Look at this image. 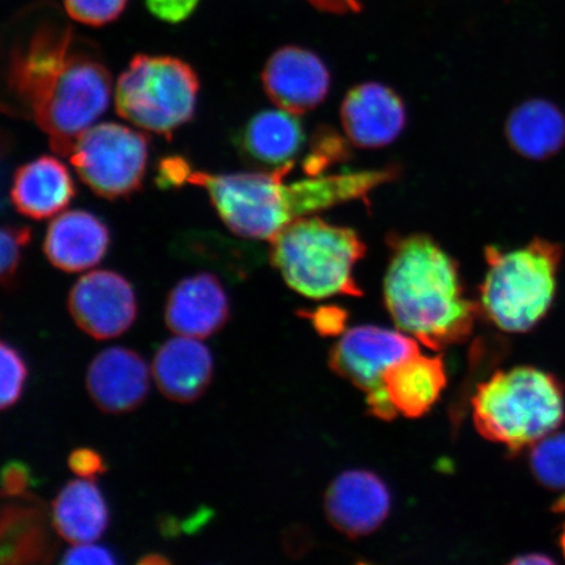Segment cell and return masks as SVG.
<instances>
[{
    "label": "cell",
    "instance_id": "1",
    "mask_svg": "<svg viewBox=\"0 0 565 565\" xmlns=\"http://www.w3.org/2000/svg\"><path fill=\"white\" fill-rule=\"evenodd\" d=\"M6 89L11 110L33 119L52 150L70 157L76 140L108 109L111 76L71 28L42 25L13 49Z\"/></svg>",
    "mask_w": 565,
    "mask_h": 565
},
{
    "label": "cell",
    "instance_id": "2",
    "mask_svg": "<svg viewBox=\"0 0 565 565\" xmlns=\"http://www.w3.org/2000/svg\"><path fill=\"white\" fill-rule=\"evenodd\" d=\"M295 164L275 171L214 174L190 171L186 183L206 190L223 223L239 237L270 239L289 223L339 204L365 200L397 179V167L313 174L286 183Z\"/></svg>",
    "mask_w": 565,
    "mask_h": 565
},
{
    "label": "cell",
    "instance_id": "3",
    "mask_svg": "<svg viewBox=\"0 0 565 565\" xmlns=\"http://www.w3.org/2000/svg\"><path fill=\"white\" fill-rule=\"evenodd\" d=\"M387 242L384 301L397 328L430 350L466 341L482 312L466 298L456 260L427 235Z\"/></svg>",
    "mask_w": 565,
    "mask_h": 565
},
{
    "label": "cell",
    "instance_id": "4",
    "mask_svg": "<svg viewBox=\"0 0 565 565\" xmlns=\"http://www.w3.org/2000/svg\"><path fill=\"white\" fill-rule=\"evenodd\" d=\"M471 405L478 433L512 454L533 447L565 420L563 384L534 366L494 373L479 385Z\"/></svg>",
    "mask_w": 565,
    "mask_h": 565
},
{
    "label": "cell",
    "instance_id": "5",
    "mask_svg": "<svg viewBox=\"0 0 565 565\" xmlns=\"http://www.w3.org/2000/svg\"><path fill=\"white\" fill-rule=\"evenodd\" d=\"M563 256L561 244L541 237L510 252L487 247L480 312L505 333L534 329L553 307Z\"/></svg>",
    "mask_w": 565,
    "mask_h": 565
},
{
    "label": "cell",
    "instance_id": "6",
    "mask_svg": "<svg viewBox=\"0 0 565 565\" xmlns=\"http://www.w3.org/2000/svg\"><path fill=\"white\" fill-rule=\"evenodd\" d=\"M366 246L353 230L320 217L289 223L270 239V259L289 287L309 299L360 296L353 268Z\"/></svg>",
    "mask_w": 565,
    "mask_h": 565
},
{
    "label": "cell",
    "instance_id": "7",
    "mask_svg": "<svg viewBox=\"0 0 565 565\" xmlns=\"http://www.w3.org/2000/svg\"><path fill=\"white\" fill-rule=\"evenodd\" d=\"M200 88V77L186 62L139 54L118 77L116 108L126 121L171 139L192 121Z\"/></svg>",
    "mask_w": 565,
    "mask_h": 565
},
{
    "label": "cell",
    "instance_id": "8",
    "mask_svg": "<svg viewBox=\"0 0 565 565\" xmlns=\"http://www.w3.org/2000/svg\"><path fill=\"white\" fill-rule=\"evenodd\" d=\"M150 137L130 127L106 122L84 131L70 153L71 164L96 195L116 201L143 185Z\"/></svg>",
    "mask_w": 565,
    "mask_h": 565
},
{
    "label": "cell",
    "instance_id": "9",
    "mask_svg": "<svg viewBox=\"0 0 565 565\" xmlns=\"http://www.w3.org/2000/svg\"><path fill=\"white\" fill-rule=\"evenodd\" d=\"M420 352L419 342L402 330L358 327L345 331L330 352V365L366 394V405L379 419L397 416L384 386L393 365Z\"/></svg>",
    "mask_w": 565,
    "mask_h": 565
},
{
    "label": "cell",
    "instance_id": "10",
    "mask_svg": "<svg viewBox=\"0 0 565 565\" xmlns=\"http://www.w3.org/2000/svg\"><path fill=\"white\" fill-rule=\"evenodd\" d=\"M67 307L77 327L98 341L122 335L138 316L130 281L109 270L83 275L71 288Z\"/></svg>",
    "mask_w": 565,
    "mask_h": 565
},
{
    "label": "cell",
    "instance_id": "11",
    "mask_svg": "<svg viewBox=\"0 0 565 565\" xmlns=\"http://www.w3.org/2000/svg\"><path fill=\"white\" fill-rule=\"evenodd\" d=\"M266 95L280 109L303 115L327 98L330 73L318 56L299 46H285L275 52L263 71Z\"/></svg>",
    "mask_w": 565,
    "mask_h": 565
},
{
    "label": "cell",
    "instance_id": "12",
    "mask_svg": "<svg viewBox=\"0 0 565 565\" xmlns=\"http://www.w3.org/2000/svg\"><path fill=\"white\" fill-rule=\"evenodd\" d=\"M345 137L353 146L376 150L392 145L404 131L407 115L397 92L380 83L353 87L341 106Z\"/></svg>",
    "mask_w": 565,
    "mask_h": 565
},
{
    "label": "cell",
    "instance_id": "13",
    "mask_svg": "<svg viewBox=\"0 0 565 565\" xmlns=\"http://www.w3.org/2000/svg\"><path fill=\"white\" fill-rule=\"evenodd\" d=\"M391 504V492L383 480L363 470L343 472L324 497L329 521L351 539L373 533L386 520Z\"/></svg>",
    "mask_w": 565,
    "mask_h": 565
},
{
    "label": "cell",
    "instance_id": "14",
    "mask_svg": "<svg viewBox=\"0 0 565 565\" xmlns=\"http://www.w3.org/2000/svg\"><path fill=\"white\" fill-rule=\"evenodd\" d=\"M86 385L90 399L103 413H130L150 392V369L136 351L106 349L92 360Z\"/></svg>",
    "mask_w": 565,
    "mask_h": 565
},
{
    "label": "cell",
    "instance_id": "15",
    "mask_svg": "<svg viewBox=\"0 0 565 565\" xmlns=\"http://www.w3.org/2000/svg\"><path fill=\"white\" fill-rule=\"evenodd\" d=\"M230 316L227 292L215 275L185 278L168 296L166 323L177 335L210 338L223 330Z\"/></svg>",
    "mask_w": 565,
    "mask_h": 565
},
{
    "label": "cell",
    "instance_id": "16",
    "mask_svg": "<svg viewBox=\"0 0 565 565\" xmlns=\"http://www.w3.org/2000/svg\"><path fill=\"white\" fill-rule=\"evenodd\" d=\"M296 116L280 108L259 111L235 134L233 143L244 160L266 171L295 164L306 143Z\"/></svg>",
    "mask_w": 565,
    "mask_h": 565
},
{
    "label": "cell",
    "instance_id": "17",
    "mask_svg": "<svg viewBox=\"0 0 565 565\" xmlns=\"http://www.w3.org/2000/svg\"><path fill=\"white\" fill-rule=\"evenodd\" d=\"M110 233L90 212H63L49 224L44 252L54 267L65 273H82L97 266L106 256Z\"/></svg>",
    "mask_w": 565,
    "mask_h": 565
},
{
    "label": "cell",
    "instance_id": "18",
    "mask_svg": "<svg viewBox=\"0 0 565 565\" xmlns=\"http://www.w3.org/2000/svg\"><path fill=\"white\" fill-rule=\"evenodd\" d=\"M154 383L166 398L177 404H193L211 385L214 359L195 338L169 339L152 362Z\"/></svg>",
    "mask_w": 565,
    "mask_h": 565
},
{
    "label": "cell",
    "instance_id": "19",
    "mask_svg": "<svg viewBox=\"0 0 565 565\" xmlns=\"http://www.w3.org/2000/svg\"><path fill=\"white\" fill-rule=\"evenodd\" d=\"M76 195L68 169L58 159L41 157L13 175L11 201L21 215L44 221L61 214Z\"/></svg>",
    "mask_w": 565,
    "mask_h": 565
},
{
    "label": "cell",
    "instance_id": "20",
    "mask_svg": "<svg viewBox=\"0 0 565 565\" xmlns=\"http://www.w3.org/2000/svg\"><path fill=\"white\" fill-rule=\"evenodd\" d=\"M505 137L522 158H554L565 146V113L546 98H530L515 106L507 118Z\"/></svg>",
    "mask_w": 565,
    "mask_h": 565
},
{
    "label": "cell",
    "instance_id": "21",
    "mask_svg": "<svg viewBox=\"0 0 565 565\" xmlns=\"http://www.w3.org/2000/svg\"><path fill=\"white\" fill-rule=\"evenodd\" d=\"M384 386L397 414L419 418L440 398L447 372L440 358L418 352L393 365L385 374Z\"/></svg>",
    "mask_w": 565,
    "mask_h": 565
},
{
    "label": "cell",
    "instance_id": "22",
    "mask_svg": "<svg viewBox=\"0 0 565 565\" xmlns=\"http://www.w3.org/2000/svg\"><path fill=\"white\" fill-rule=\"evenodd\" d=\"M52 526L73 545L100 540L109 526V508L100 489L88 479L71 480L53 501Z\"/></svg>",
    "mask_w": 565,
    "mask_h": 565
},
{
    "label": "cell",
    "instance_id": "23",
    "mask_svg": "<svg viewBox=\"0 0 565 565\" xmlns=\"http://www.w3.org/2000/svg\"><path fill=\"white\" fill-rule=\"evenodd\" d=\"M3 564L49 563L55 554V542L46 524L44 508L26 497V504H9L2 511Z\"/></svg>",
    "mask_w": 565,
    "mask_h": 565
},
{
    "label": "cell",
    "instance_id": "24",
    "mask_svg": "<svg viewBox=\"0 0 565 565\" xmlns=\"http://www.w3.org/2000/svg\"><path fill=\"white\" fill-rule=\"evenodd\" d=\"M529 461L536 482L548 490H565V433H554L535 443Z\"/></svg>",
    "mask_w": 565,
    "mask_h": 565
},
{
    "label": "cell",
    "instance_id": "25",
    "mask_svg": "<svg viewBox=\"0 0 565 565\" xmlns=\"http://www.w3.org/2000/svg\"><path fill=\"white\" fill-rule=\"evenodd\" d=\"M0 371H2V393H0V407L7 409L17 404L24 391L28 369L25 360L20 352L11 344L2 342L0 344Z\"/></svg>",
    "mask_w": 565,
    "mask_h": 565
},
{
    "label": "cell",
    "instance_id": "26",
    "mask_svg": "<svg viewBox=\"0 0 565 565\" xmlns=\"http://www.w3.org/2000/svg\"><path fill=\"white\" fill-rule=\"evenodd\" d=\"M32 230L6 225L2 230V282L7 289L17 286V278L23 258L24 247L31 243Z\"/></svg>",
    "mask_w": 565,
    "mask_h": 565
},
{
    "label": "cell",
    "instance_id": "27",
    "mask_svg": "<svg viewBox=\"0 0 565 565\" xmlns=\"http://www.w3.org/2000/svg\"><path fill=\"white\" fill-rule=\"evenodd\" d=\"M71 19L89 26H103L118 19L127 0H63Z\"/></svg>",
    "mask_w": 565,
    "mask_h": 565
},
{
    "label": "cell",
    "instance_id": "28",
    "mask_svg": "<svg viewBox=\"0 0 565 565\" xmlns=\"http://www.w3.org/2000/svg\"><path fill=\"white\" fill-rule=\"evenodd\" d=\"M201 0H146L152 15L168 24H179L193 15Z\"/></svg>",
    "mask_w": 565,
    "mask_h": 565
},
{
    "label": "cell",
    "instance_id": "29",
    "mask_svg": "<svg viewBox=\"0 0 565 565\" xmlns=\"http://www.w3.org/2000/svg\"><path fill=\"white\" fill-rule=\"evenodd\" d=\"M33 484V476L30 468L21 461L6 463L2 471L3 498H26Z\"/></svg>",
    "mask_w": 565,
    "mask_h": 565
},
{
    "label": "cell",
    "instance_id": "30",
    "mask_svg": "<svg viewBox=\"0 0 565 565\" xmlns=\"http://www.w3.org/2000/svg\"><path fill=\"white\" fill-rule=\"evenodd\" d=\"M62 563L67 565H111L116 564L117 559L109 548L94 545V542H90L81 543V545L70 548L63 556Z\"/></svg>",
    "mask_w": 565,
    "mask_h": 565
},
{
    "label": "cell",
    "instance_id": "31",
    "mask_svg": "<svg viewBox=\"0 0 565 565\" xmlns=\"http://www.w3.org/2000/svg\"><path fill=\"white\" fill-rule=\"evenodd\" d=\"M67 462L70 470L83 479H95L106 471L104 458L96 450L89 448L71 451Z\"/></svg>",
    "mask_w": 565,
    "mask_h": 565
},
{
    "label": "cell",
    "instance_id": "32",
    "mask_svg": "<svg viewBox=\"0 0 565 565\" xmlns=\"http://www.w3.org/2000/svg\"><path fill=\"white\" fill-rule=\"evenodd\" d=\"M192 171L189 161L180 157H171L160 161L157 177L161 189H177L185 185Z\"/></svg>",
    "mask_w": 565,
    "mask_h": 565
},
{
    "label": "cell",
    "instance_id": "33",
    "mask_svg": "<svg viewBox=\"0 0 565 565\" xmlns=\"http://www.w3.org/2000/svg\"><path fill=\"white\" fill-rule=\"evenodd\" d=\"M316 9L333 13L360 11L359 0H308Z\"/></svg>",
    "mask_w": 565,
    "mask_h": 565
},
{
    "label": "cell",
    "instance_id": "34",
    "mask_svg": "<svg viewBox=\"0 0 565 565\" xmlns=\"http://www.w3.org/2000/svg\"><path fill=\"white\" fill-rule=\"evenodd\" d=\"M313 322L316 328L324 333L329 329H334V324H342L343 315L338 313L337 309H324L321 308L318 312L313 313Z\"/></svg>",
    "mask_w": 565,
    "mask_h": 565
},
{
    "label": "cell",
    "instance_id": "35",
    "mask_svg": "<svg viewBox=\"0 0 565 565\" xmlns=\"http://www.w3.org/2000/svg\"><path fill=\"white\" fill-rule=\"evenodd\" d=\"M512 564H520V565H526V564H554V561L551 559V557L542 554H529L525 556H520L518 559H514Z\"/></svg>",
    "mask_w": 565,
    "mask_h": 565
},
{
    "label": "cell",
    "instance_id": "36",
    "mask_svg": "<svg viewBox=\"0 0 565 565\" xmlns=\"http://www.w3.org/2000/svg\"><path fill=\"white\" fill-rule=\"evenodd\" d=\"M169 562L168 557L160 554H148L139 561V564H146V565H152V564H168Z\"/></svg>",
    "mask_w": 565,
    "mask_h": 565
},
{
    "label": "cell",
    "instance_id": "37",
    "mask_svg": "<svg viewBox=\"0 0 565 565\" xmlns=\"http://www.w3.org/2000/svg\"><path fill=\"white\" fill-rule=\"evenodd\" d=\"M561 547H562V551H563V555L565 556V525H564V529H563V533L561 535Z\"/></svg>",
    "mask_w": 565,
    "mask_h": 565
}]
</instances>
